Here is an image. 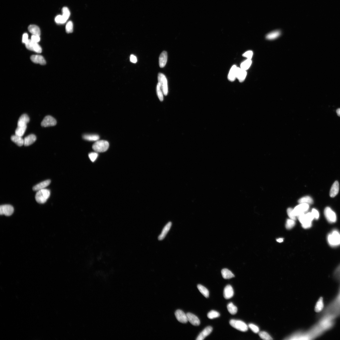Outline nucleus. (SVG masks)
<instances>
[{"label": "nucleus", "instance_id": "b1692460", "mask_svg": "<svg viewBox=\"0 0 340 340\" xmlns=\"http://www.w3.org/2000/svg\"><path fill=\"white\" fill-rule=\"evenodd\" d=\"M37 139L36 136L34 134H31L25 137L24 139V144L25 146H28L33 144Z\"/></svg>", "mask_w": 340, "mask_h": 340}, {"label": "nucleus", "instance_id": "7c9ffc66", "mask_svg": "<svg viewBox=\"0 0 340 340\" xmlns=\"http://www.w3.org/2000/svg\"><path fill=\"white\" fill-rule=\"evenodd\" d=\"M84 139L90 141H97L100 138L99 136L97 135H85L83 136Z\"/></svg>", "mask_w": 340, "mask_h": 340}, {"label": "nucleus", "instance_id": "09e8293b", "mask_svg": "<svg viewBox=\"0 0 340 340\" xmlns=\"http://www.w3.org/2000/svg\"><path fill=\"white\" fill-rule=\"evenodd\" d=\"M253 55V52L252 51H247L242 55L243 56L249 59H251Z\"/></svg>", "mask_w": 340, "mask_h": 340}, {"label": "nucleus", "instance_id": "2eb2a0df", "mask_svg": "<svg viewBox=\"0 0 340 340\" xmlns=\"http://www.w3.org/2000/svg\"><path fill=\"white\" fill-rule=\"evenodd\" d=\"M188 321L192 325L195 326L200 325V322L199 318L195 315L191 313H187Z\"/></svg>", "mask_w": 340, "mask_h": 340}, {"label": "nucleus", "instance_id": "7ed1b4c3", "mask_svg": "<svg viewBox=\"0 0 340 340\" xmlns=\"http://www.w3.org/2000/svg\"><path fill=\"white\" fill-rule=\"evenodd\" d=\"M50 191L49 190L44 189L39 190L35 195L36 200L40 204L45 203L50 197Z\"/></svg>", "mask_w": 340, "mask_h": 340}, {"label": "nucleus", "instance_id": "c03bdc74", "mask_svg": "<svg viewBox=\"0 0 340 340\" xmlns=\"http://www.w3.org/2000/svg\"><path fill=\"white\" fill-rule=\"evenodd\" d=\"M98 152H92L89 154V157L92 162H94L98 158Z\"/></svg>", "mask_w": 340, "mask_h": 340}, {"label": "nucleus", "instance_id": "1a4fd4ad", "mask_svg": "<svg viewBox=\"0 0 340 340\" xmlns=\"http://www.w3.org/2000/svg\"><path fill=\"white\" fill-rule=\"evenodd\" d=\"M26 47L28 50L34 51L38 53H41L42 48L37 43L34 42L29 39L25 44Z\"/></svg>", "mask_w": 340, "mask_h": 340}, {"label": "nucleus", "instance_id": "f257e3e1", "mask_svg": "<svg viewBox=\"0 0 340 340\" xmlns=\"http://www.w3.org/2000/svg\"><path fill=\"white\" fill-rule=\"evenodd\" d=\"M328 243L332 247H337L340 246V232L336 229H334L328 234L327 237Z\"/></svg>", "mask_w": 340, "mask_h": 340}, {"label": "nucleus", "instance_id": "a878e982", "mask_svg": "<svg viewBox=\"0 0 340 340\" xmlns=\"http://www.w3.org/2000/svg\"><path fill=\"white\" fill-rule=\"evenodd\" d=\"M28 31L33 35L40 36V30L39 28L35 25H31L28 27Z\"/></svg>", "mask_w": 340, "mask_h": 340}, {"label": "nucleus", "instance_id": "0eeeda50", "mask_svg": "<svg viewBox=\"0 0 340 340\" xmlns=\"http://www.w3.org/2000/svg\"><path fill=\"white\" fill-rule=\"evenodd\" d=\"M324 214L327 220L329 223H334L337 221L336 214L330 208L327 207L325 208Z\"/></svg>", "mask_w": 340, "mask_h": 340}, {"label": "nucleus", "instance_id": "37998d69", "mask_svg": "<svg viewBox=\"0 0 340 340\" xmlns=\"http://www.w3.org/2000/svg\"><path fill=\"white\" fill-rule=\"evenodd\" d=\"M287 213H288V215L291 219L294 221L296 220V216H295L294 214L293 209L291 208H288L287 209Z\"/></svg>", "mask_w": 340, "mask_h": 340}, {"label": "nucleus", "instance_id": "bb28decb", "mask_svg": "<svg viewBox=\"0 0 340 340\" xmlns=\"http://www.w3.org/2000/svg\"><path fill=\"white\" fill-rule=\"evenodd\" d=\"M221 274L222 277L225 279H229L235 277L231 271L226 268L222 270Z\"/></svg>", "mask_w": 340, "mask_h": 340}, {"label": "nucleus", "instance_id": "f8f14e48", "mask_svg": "<svg viewBox=\"0 0 340 340\" xmlns=\"http://www.w3.org/2000/svg\"><path fill=\"white\" fill-rule=\"evenodd\" d=\"M175 315L178 321L183 323L188 322V320L187 315L183 311L178 310L176 311Z\"/></svg>", "mask_w": 340, "mask_h": 340}, {"label": "nucleus", "instance_id": "20e7f679", "mask_svg": "<svg viewBox=\"0 0 340 340\" xmlns=\"http://www.w3.org/2000/svg\"><path fill=\"white\" fill-rule=\"evenodd\" d=\"M109 147V143L107 141L98 140L93 145L92 148L96 152H103L106 151Z\"/></svg>", "mask_w": 340, "mask_h": 340}, {"label": "nucleus", "instance_id": "5701e85b", "mask_svg": "<svg viewBox=\"0 0 340 340\" xmlns=\"http://www.w3.org/2000/svg\"><path fill=\"white\" fill-rule=\"evenodd\" d=\"M237 67L236 65H234L230 68L228 76V79L230 81L233 82L237 78Z\"/></svg>", "mask_w": 340, "mask_h": 340}, {"label": "nucleus", "instance_id": "6e6d98bb", "mask_svg": "<svg viewBox=\"0 0 340 340\" xmlns=\"http://www.w3.org/2000/svg\"><path fill=\"white\" fill-rule=\"evenodd\" d=\"M277 241L279 242H281L283 241V239L282 238H279L277 240Z\"/></svg>", "mask_w": 340, "mask_h": 340}, {"label": "nucleus", "instance_id": "58836bf2", "mask_svg": "<svg viewBox=\"0 0 340 340\" xmlns=\"http://www.w3.org/2000/svg\"><path fill=\"white\" fill-rule=\"evenodd\" d=\"M62 13L63 17L67 20L70 15L69 10L67 7H64L62 9Z\"/></svg>", "mask_w": 340, "mask_h": 340}, {"label": "nucleus", "instance_id": "e433bc0d", "mask_svg": "<svg viewBox=\"0 0 340 340\" xmlns=\"http://www.w3.org/2000/svg\"><path fill=\"white\" fill-rule=\"evenodd\" d=\"M260 337L263 339L266 340H272L273 339L270 335L265 331L260 332L259 334Z\"/></svg>", "mask_w": 340, "mask_h": 340}, {"label": "nucleus", "instance_id": "f704fd0d", "mask_svg": "<svg viewBox=\"0 0 340 340\" xmlns=\"http://www.w3.org/2000/svg\"><path fill=\"white\" fill-rule=\"evenodd\" d=\"M313 202L312 198L309 196H306L303 197L298 201L299 203V204L306 203L308 204H313Z\"/></svg>", "mask_w": 340, "mask_h": 340}, {"label": "nucleus", "instance_id": "dca6fc26", "mask_svg": "<svg viewBox=\"0 0 340 340\" xmlns=\"http://www.w3.org/2000/svg\"><path fill=\"white\" fill-rule=\"evenodd\" d=\"M234 292L232 287L230 285H227L224 289V297L226 299L232 298L234 295Z\"/></svg>", "mask_w": 340, "mask_h": 340}, {"label": "nucleus", "instance_id": "ddd939ff", "mask_svg": "<svg viewBox=\"0 0 340 340\" xmlns=\"http://www.w3.org/2000/svg\"><path fill=\"white\" fill-rule=\"evenodd\" d=\"M172 225V222H169L164 227L161 234L158 237L159 240L161 241L164 239L171 229Z\"/></svg>", "mask_w": 340, "mask_h": 340}, {"label": "nucleus", "instance_id": "423d86ee", "mask_svg": "<svg viewBox=\"0 0 340 340\" xmlns=\"http://www.w3.org/2000/svg\"><path fill=\"white\" fill-rule=\"evenodd\" d=\"M158 84L162 91L163 93L166 96L168 93V82L164 74L159 73L158 75Z\"/></svg>", "mask_w": 340, "mask_h": 340}, {"label": "nucleus", "instance_id": "6ab92c4d", "mask_svg": "<svg viewBox=\"0 0 340 340\" xmlns=\"http://www.w3.org/2000/svg\"><path fill=\"white\" fill-rule=\"evenodd\" d=\"M247 74L246 71L243 70L241 68L237 67V78L240 82H242L246 79Z\"/></svg>", "mask_w": 340, "mask_h": 340}, {"label": "nucleus", "instance_id": "c9c22d12", "mask_svg": "<svg viewBox=\"0 0 340 340\" xmlns=\"http://www.w3.org/2000/svg\"><path fill=\"white\" fill-rule=\"evenodd\" d=\"M220 314L218 312L212 310L209 312L207 315L208 318L210 319H213L219 317Z\"/></svg>", "mask_w": 340, "mask_h": 340}, {"label": "nucleus", "instance_id": "a19ab883", "mask_svg": "<svg viewBox=\"0 0 340 340\" xmlns=\"http://www.w3.org/2000/svg\"><path fill=\"white\" fill-rule=\"evenodd\" d=\"M295 225L294 221L292 219H288L286 224V227L287 229H290L294 227Z\"/></svg>", "mask_w": 340, "mask_h": 340}, {"label": "nucleus", "instance_id": "412c9836", "mask_svg": "<svg viewBox=\"0 0 340 340\" xmlns=\"http://www.w3.org/2000/svg\"><path fill=\"white\" fill-rule=\"evenodd\" d=\"M339 191V184L337 181L334 182L332 185L330 192V196L331 197H334L336 196Z\"/></svg>", "mask_w": 340, "mask_h": 340}, {"label": "nucleus", "instance_id": "72a5a7b5", "mask_svg": "<svg viewBox=\"0 0 340 340\" xmlns=\"http://www.w3.org/2000/svg\"><path fill=\"white\" fill-rule=\"evenodd\" d=\"M227 308L229 312L232 315L235 314L237 312V307L232 302L228 303L227 306Z\"/></svg>", "mask_w": 340, "mask_h": 340}, {"label": "nucleus", "instance_id": "f3484780", "mask_svg": "<svg viewBox=\"0 0 340 340\" xmlns=\"http://www.w3.org/2000/svg\"><path fill=\"white\" fill-rule=\"evenodd\" d=\"M30 121L29 117L26 114L22 115L20 117L18 122V126H26Z\"/></svg>", "mask_w": 340, "mask_h": 340}, {"label": "nucleus", "instance_id": "c85d7f7f", "mask_svg": "<svg viewBox=\"0 0 340 340\" xmlns=\"http://www.w3.org/2000/svg\"><path fill=\"white\" fill-rule=\"evenodd\" d=\"M280 34L281 32L279 31H273L267 35L266 38L268 40L274 39L278 37Z\"/></svg>", "mask_w": 340, "mask_h": 340}, {"label": "nucleus", "instance_id": "6e6552de", "mask_svg": "<svg viewBox=\"0 0 340 340\" xmlns=\"http://www.w3.org/2000/svg\"><path fill=\"white\" fill-rule=\"evenodd\" d=\"M298 205L293 209L294 214L295 216L299 217L302 214H304L306 212L309 208V206L308 204L306 203H302Z\"/></svg>", "mask_w": 340, "mask_h": 340}, {"label": "nucleus", "instance_id": "f03ea898", "mask_svg": "<svg viewBox=\"0 0 340 340\" xmlns=\"http://www.w3.org/2000/svg\"><path fill=\"white\" fill-rule=\"evenodd\" d=\"M299 220L302 224V227L308 229L312 225V221L314 218L311 212L303 214L298 217Z\"/></svg>", "mask_w": 340, "mask_h": 340}, {"label": "nucleus", "instance_id": "473e14b6", "mask_svg": "<svg viewBox=\"0 0 340 340\" xmlns=\"http://www.w3.org/2000/svg\"><path fill=\"white\" fill-rule=\"evenodd\" d=\"M27 128V125L24 126H18L15 131V135L22 137Z\"/></svg>", "mask_w": 340, "mask_h": 340}, {"label": "nucleus", "instance_id": "de8ad7c7", "mask_svg": "<svg viewBox=\"0 0 340 340\" xmlns=\"http://www.w3.org/2000/svg\"><path fill=\"white\" fill-rule=\"evenodd\" d=\"M311 213L313 214V216L314 218V219L315 220H318L320 217V214L318 210L315 209H313L312 210Z\"/></svg>", "mask_w": 340, "mask_h": 340}, {"label": "nucleus", "instance_id": "864d4df0", "mask_svg": "<svg viewBox=\"0 0 340 340\" xmlns=\"http://www.w3.org/2000/svg\"><path fill=\"white\" fill-rule=\"evenodd\" d=\"M130 61L131 62L135 63L137 62V59L136 56L133 55H131L130 58Z\"/></svg>", "mask_w": 340, "mask_h": 340}, {"label": "nucleus", "instance_id": "9b49d317", "mask_svg": "<svg viewBox=\"0 0 340 340\" xmlns=\"http://www.w3.org/2000/svg\"><path fill=\"white\" fill-rule=\"evenodd\" d=\"M56 124V121L55 119L51 116L48 115L44 117L41 125L42 127H47L55 126Z\"/></svg>", "mask_w": 340, "mask_h": 340}, {"label": "nucleus", "instance_id": "4468645a", "mask_svg": "<svg viewBox=\"0 0 340 340\" xmlns=\"http://www.w3.org/2000/svg\"><path fill=\"white\" fill-rule=\"evenodd\" d=\"M212 327L211 326H208L206 327L198 335L196 339L197 340H203L212 332Z\"/></svg>", "mask_w": 340, "mask_h": 340}, {"label": "nucleus", "instance_id": "39448f33", "mask_svg": "<svg viewBox=\"0 0 340 340\" xmlns=\"http://www.w3.org/2000/svg\"><path fill=\"white\" fill-rule=\"evenodd\" d=\"M229 323L230 325L238 330L245 332L248 330V326L244 322L242 321L232 319Z\"/></svg>", "mask_w": 340, "mask_h": 340}, {"label": "nucleus", "instance_id": "9d476101", "mask_svg": "<svg viewBox=\"0 0 340 340\" xmlns=\"http://www.w3.org/2000/svg\"><path fill=\"white\" fill-rule=\"evenodd\" d=\"M14 209L13 206L10 205H2L0 207V214L10 216L14 212Z\"/></svg>", "mask_w": 340, "mask_h": 340}, {"label": "nucleus", "instance_id": "393cba45", "mask_svg": "<svg viewBox=\"0 0 340 340\" xmlns=\"http://www.w3.org/2000/svg\"><path fill=\"white\" fill-rule=\"evenodd\" d=\"M11 138L12 141L19 147H21L24 144V139L21 136L13 135L11 136Z\"/></svg>", "mask_w": 340, "mask_h": 340}, {"label": "nucleus", "instance_id": "ea45409f", "mask_svg": "<svg viewBox=\"0 0 340 340\" xmlns=\"http://www.w3.org/2000/svg\"><path fill=\"white\" fill-rule=\"evenodd\" d=\"M157 95L158 96L159 100L160 101H162L164 99L163 94V92L158 83L157 84Z\"/></svg>", "mask_w": 340, "mask_h": 340}, {"label": "nucleus", "instance_id": "79ce46f5", "mask_svg": "<svg viewBox=\"0 0 340 340\" xmlns=\"http://www.w3.org/2000/svg\"><path fill=\"white\" fill-rule=\"evenodd\" d=\"M66 31L67 33H72L73 30V24L71 21L68 22L66 27Z\"/></svg>", "mask_w": 340, "mask_h": 340}, {"label": "nucleus", "instance_id": "2f4dec72", "mask_svg": "<svg viewBox=\"0 0 340 340\" xmlns=\"http://www.w3.org/2000/svg\"><path fill=\"white\" fill-rule=\"evenodd\" d=\"M252 61L251 59H247L241 65V68L242 70L246 71L247 70L251 65Z\"/></svg>", "mask_w": 340, "mask_h": 340}, {"label": "nucleus", "instance_id": "4be33fe9", "mask_svg": "<svg viewBox=\"0 0 340 340\" xmlns=\"http://www.w3.org/2000/svg\"><path fill=\"white\" fill-rule=\"evenodd\" d=\"M51 183V181L50 180L44 181L34 186L33 188V190L34 191H38L39 190L45 189Z\"/></svg>", "mask_w": 340, "mask_h": 340}, {"label": "nucleus", "instance_id": "cd10ccee", "mask_svg": "<svg viewBox=\"0 0 340 340\" xmlns=\"http://www.w3.org/2000/svg\"><path fill=\"white\" fill-rule=\"evenodd\" d=\"M324 308L323 299L322 297L320 298L315 306V310L316 312H321Z\"/></svg>", "mask_w": 340, "mask_h": 340}, {"label": "nucleus", "instance_id": "aec40b11", "mask_svg": "<svg viewBox=\"0 0 340 340\" xmlns=\"http://www.w3.org/2000/svg\"><path fill=\"white\" fill-rule=\"evenodd\" d=\"M168 58L167 52L164 51L162 52L159 57V65L161 68L164 67L166 64Z\"/></svg>", "mask_w": 340, "mask_h": 340}, {"label": "nucleus", "instance_id": "5fc2aeb1", "mask_svg": "<svg viewBox=\"0 0 340 340\" xmlns=\"http://www.w3.org/2000/svg\"><path fill=\"white\" fill-rule=\"evenodd\" d=\"M336 113L337 115L340 117V108H339L337 109L336 110Z\"/></svg>", "mask_w": 340, "mask_h": 340}, {"label": "nucleus", "instance_id": "603ef678", "mask_svg": "<svg viewBox=\"0 0 340 340\" xmlns=\"http://www.w3.org/2000/svg\"><path fill=\"white\" fill-rule=\"evenodd\" d=\"M28 35L27 33L24 34L23 35L22 42L23 43L26 44L29 39L28 38Z\"/></svg>", "mask_w": 340, "mask_h": 340}, {"label": "nucleus", "instance_id": "4c0bfd02", "mask_svg": "<svg viewBox=\"0 0 340 340\" xmlns=\"http://www.w3.org/2000/svg\"><path fill=\"white\" fill-rule=\"evenodd\" d=\"M55 21L56 23L58 24H63L65 23L67 20L63 17L62 15H59L55 17Z\"/></svg>", "mask_w": 340, "mask_h": 340}, {"label": "nucleus", "instance_id": "c756f323", "mask_svg": "<svg viewBox=\"0 0 340 340\" xmlns=\"http://www.w3.org/2000/svg\"><path fill=\"white\" fill-rule=\"evenodd\" d=\"M197 288L201 293L206 298L209 297V291L208 289L206 288L205 287L201 285H198L197 286Z\"/></svg>", "mask_w": 340, "mask_h": 340}, {"label": "nucleus", "instance_id": "3c124183", "mask_svg": "<svg viewBox=\"0 0 340 340\" xmlns=\"http://www.w3.org/2000/svg\"><path fill=\"white\" fill-rule=\"evenodd\" d=\"M31 40L34 42L38 43L40 41V38L39 36L32 35Z\"/></svg>", "mask_w": 340, "mask_h": 340}, {"label": "nucleus", "instance_id": "8fccbe9b", "mask_svg": "<svg viewBox=\"0 0 340 340\" xmlns=\"http://www.w3.org/2000/svg\"><path fill=\"white\" fill-rule=\"evenodd\" d=\"M340 308V289L336 297L333 300Z\"/></svg>", "mask_w": 340, "mask_h": 340}, {"label": "nucleus", "instance_id": "49530a36", "mask_svg": "<svg viewBox=\"0 0 340 340\" xmlns=\"http://www.w3.org/2000/svg\"><path fill=\"white\" fill-rule=\"evenodd\" d=\"M249 327L250 329L254 333H257L259 331V329L258 327L253 324H250L249 325Z\"/></svg>", "mask_w": 340, "mask_h": 340}, {"label": "nucleus", "instance_id": "a18cd8bd", "mask_svg": "<svg viewBox=\"0 0 340 340\" xmlns=\"http://www.w3.org/2000/svg\"><path fill=\"white\" fill-rule=\"evenodd\" d=\"M334 275L335 278L340 282V264L335 270Z\"/></svg>", "mask_w": 340, "mask_h": 340}, {"label": "nucleus", "instance_id": "a211bd4d", "mask_svg": "<svg viewBox=\"0 0 340 340\" xmlns=\"http://www.w3.org/2000/svg\"><path fill=\"white\" fill-rule=\"evenodd\" d=\"M31 59L32 62L35 63L39 64L42 65H44L46 63L45 59L41 55H34L31 57Z\"/></svg>", "mask_w": 340, "mask_h": 340}]
</instances>
